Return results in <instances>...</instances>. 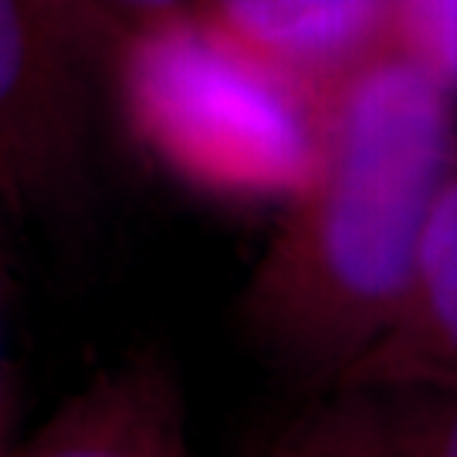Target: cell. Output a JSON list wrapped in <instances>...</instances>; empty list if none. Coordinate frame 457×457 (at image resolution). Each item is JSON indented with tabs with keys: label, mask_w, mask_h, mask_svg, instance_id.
Segmentation results:
<instances>
[{
	"label": "cell",
	"mask_w": 457,
	"mask_h": 457,
	"mask_svg": "<svg viewBox=\"0 0 457 457\" xmlns=\"http://www.w3.org/2000/svg\"><path fill=\"white\" fill-rule=\"evenodd\" d=\"M390 41L457 96V0H390Z\"/></svg>",
	"instance_id": "ba28073f"
},
{
	"label": "cell",
	"mask_w": 457,
	"mask_h": 457,
	"mask_svg": "<svg viewBox=\"0 0 457 457\" xmlns=\"http://www.w3.org/2000/svg\"><path fill=\"white\" fill-rule=\"evenodd\" d=\"M109 82L143 149L204 194L288 204L315 170L326 102L228 41L194 4L129 34Z\"/></svg>",
	"instance_id": "7a4b0ae2"
},
{
	"label": "cell",
	"mask_w": 457,
	"mask_h": 457,
	"mask_svg": "<svg viewBox=\"0 0 457 457\" xmlns=\"http://www.w3.org/2000/svg\"><path fill=\"white\" fill-rule=\"evenodd\" d=\"M96 82L51 0H0V211L14 220H71L92 190Z\"/></svg>",
	"instance_id": "3957f363"
},
{
	"label": "cell",
	"mask_w": 457,
	"mask_h": 457,
	"mask_svg": "<svg viewBox=\"0 0 457 457\" xmlns=\"http://www.w3.org/2000/svg\"><path fill=\"white\" fill-rule=\"evenodd\" d=\"M345 379L457 383V173L430 213L396 322Z\"/></svg>",
	"instance_id": "52a82bcc"
},
{
	"label": "cell",
	"mask_w": 457,
	"mask_h": 457,
	"mask_svg": "<svg viewBox=\"0 0 457 457\" xmlns=\"http://www.w3.org/2000/svg\"><path fill=\"white\" fill-rule=\"evenodd\" d=\"M68 28L82 41L88 58L102 68L105 82L122 41L146 24L187 7V0H51Z\"/></svg>",
	"instance_id": "9c48e42d"
},
{
	"label": "cell",
	"mask_w": 457,
	"mask_h": 457,
	"mask_svg": "<svg viewBox=\"0 0 457 457\" xmlns=\"http://www.w3.org/2000/svg\"><path fill=\"white\" fill-rule=\"evenodd\" d=\"M194 7L319 102L393 48L390 0H196Z\"/></svg>",
	"instance_id": "5b68a950"
},
{
	"label": "cell",
	"mask_w": 457,
	"mask_h": 457,
	"mask_svg": "<svg viewBox=\"0 0 457 457\" xmlns=\"http://www.w3.org/2000/svg\"><path fill=\"white\" fill-rule=\"evenodd\" d=\"M11 457H190L180 379L163 356L132 353L85 379Z\"/></svg>",
	"instance_id": "8992f818"
},
{
	"label": "cell",
	"mask_w": 457,
	"mask_h": 457,
	"mask_svg": "<svg viewBox=\"0 0 457 457\" xmlns=\"http://www.w3.org/2000/svg\"><path fill=\"white\" fill-rule=\"evenodd\" d=\"M254 457H457V383L345 379L302 393Z\"/></svg>",
	"instance_id": "277c9868"
},
{
	"label": "cell",
	"mask_w": 457,
	"mask_h": 457,
	"mask_svg": "<svg viewBox=\"0 0 457 457\" xmlns=\"http://www.w3.org/2000/svg\"><path fill=\"white\" fill-rule=\"evenodd\" d=\"M457 173V96L386 51L326 98L309 183L237 295L247 345L302 393L343 383L390 332Z\"/></svg>",
	"instance_id": "6da1fadb"
}]
</instances>
